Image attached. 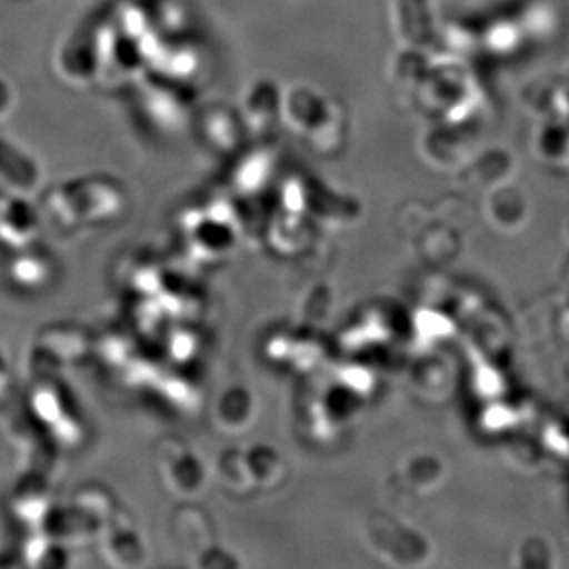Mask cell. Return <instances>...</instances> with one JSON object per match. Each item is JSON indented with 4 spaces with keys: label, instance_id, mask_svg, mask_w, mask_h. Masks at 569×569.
Returning a JSON list of instances; mask_svg holds the SVG:
<instances>
[{
    "label": "cell",
    "instance_id": "obj_14",
    "mask_svg": "<svg viewBox=\"0 0 569 569\" xmlns=\"http://www.w3.org/2000/svg\"><path fill=\"white\" fill-rule=\"evenodd\" d=\"M273 170L271 153L262 148H253L246 153H238L237 164L232 167V189L240 193H257L266 187Z\"/></svg>",
    "mask_w": 569,
    "mask_h": 569
},
{
    "label": "cell",
    "instance_id": "obj_15",
    "mask_svg": "<svg viewBox=\"0 0 569 569\" xmlns=\"http://www.w3.org/2000/svg\"><path fill=\"white\" fill-rule=\"evenodd\" d=\"M47 483L41 479H28V483L17 487L16 492L11 495V509L16 510L19 520L47 521L50 512V498ZM11 510V512H13Z\"/></svg>",
    "mask_w": 569,
    "mask_h": 569
},
{
    "label": "cell",
    "instance_id": "obj_2",
    "mask_svg": "<svg viewBox=\"0 0 569 569\" xmlns=\"http://www.w3.org/2000/svg\"><path fill=\"white\" fill-rule=\"evenodd\" d=\"M140 109L150 124L167 133H176L187 126L193 109V89L190 83L167 76H142Z\"/></svg>",
    "mask_w": 569,
    "mask_h": 569
},
{
    "label": "cell",
    "instance_id": "obj_3",
    "mask_svg": "<svg viewBox=\"0 0 569 569\" xmlns=\"http://www.w3.org/2000/svg\"><path fill=\"white\" fill-rule=\"evenodd\" d=\"M282 122L312 144H319L339 128L336 106L310 86L291 87L284 92Z\"/></svg>",
    "mask_w": 569,
    "mask_h": 569
},
{
    "label": "cell",
    "instance_id": "obj_17",
    "mask_svg": "<svg viewBox=\"0 0 569 569\" xmlns=\"http://www.w3.org/2000/svg\"><path fill=\"white\" fill-rule=\"evenodd\" d=\"M246 456V465H248L249 476L253 481V487H273L277 479H280L279 457L274 456L273 450H269L266 446H257L253 450H248Z\"/></svg>",
    "mask_w": 569,
    "mask_h": 569
},
{
    "label": "cell",
    "instance_id": "obj_18",
    "mask_svg": "<svg viewBox=\"0 0 569 569\" xmlns=\"http://www.w3.org/2000/svg\"><path fill=\"white\" fill-rule=\"evenodd\" d=\"M131 2L142 8L150 19L153 13H161V19L164 21L176 17V0H131Z\"/></svg>",
    "mask_w": 569,
    "mask_h": 569
},
{
    "label": "cell",
    "instance_id": "obj_6",
    "mask_svg": "<svg viewBox=\"0 0 569 569\" xmlns=\"http://www.w3.org/2000/svg\"><path fill=\"white\" fill-rule=\"evenodd\" d=\"M282 106H284V91L279 83L269 78H260L249 87L243 97L242 114L249 134L263 137L274 126L282 122Z\"/></svg>",
    "mask_w": 569,
    "mask_h": 569
},
{
    "label": "cell",
    "instance_id": "obj_10",
    "mask_svg": "<svg viewBox=\"0 0 569 569\" xmlns=\"http://www.w3.org/2000/svg\"><path fill=\"white\" fill-rule=\"evenodd\" d=\"M201 64H203V56L192 41L170 39L164 43L153 44L150 67L156 69L157 74L192 83L193 76L201 70Z\"/></svg>",
    "mask_w": 569,
    "mask_h": 569
},
{
    "label": "cell",
    "instance_id": "obj_12",
    "mask_svg": "<svg viewBox=\"0 0 569 569\" xmlns=\"http://www.w3.org/2000/svg\"><path fill=\"white\" fill-rule=\"evenodd\" d=\"M56 266L52 258L22 249L8 263V279L11 286L22 291H41L54 280Z\"/></svg>",
    "mask_w": 569,
    "mask_h": 569
},
{
    "label": "cell",
    "instance_id": "obj_4",
    "mask_svg": "<svg viewBox=\"0 0 569 569\" xmlns=\"http://www.w3.org/2000/svg\"><path fill=\"white\" fill-rule=\"evenodd\" d=\"M56 70L69 86L89 87L100 78L98 24L83 28L64 39L56 52Z\"/></svg>",
    "mask_w": 569,
    "mask_h": 569
},
{
    "label": "cell",
    "instance_id": "obj_16",
    "mask_svg": "<svg viewBox=\"0 0 569 569\" xmlns=\"http://www.w3.org/2000/svg\"><path fill=\"white\" fill-rule=\"evenodd\" d=\"M253 398L242 387L229 389L218 402V425L226 430H242L253 417Z\"/></svg>",
    "mask_w": 569,
    "mask_h": 569
},
{
    "label": "cell",
    "instance_id": "obj_13",
    "mask_svg": "<svg viewBox=\"0 0 569 569\" xmlns=\"http://www.w3.org/2000/svg\"><path fill=\"white\" fill-rule=\"evenodd\" d=\"M38 162L21 148L0 140V187L10 184L17 193H27L39 183Z\"/></svg>",
    "mask_w": 569,
    "mask_h": 569
},
{
    "label": "cell",
    "instance_id": "obj_20",
    "mask_svg": "<svg viewBox=\"0 0 569 569\" xmlns=\"http://www.w3.org/2000/svg\"><path fill=\"white\" fill-rule=\"evenodd\" d=\"M8 387H10V369H8L4 358L0 355V397L6 395Z\"/></svg>",
    "mask_w": 569,
    "mask_h": 569
},
{
    "label": "cell",
    "instance_id": "obj_11",
    "mask_svg": "<svg viewBox=\"0 0 569 569\" xmlns=\"http://www.w3.org/2000/svg\"><path fill=\"white\" fill-rule=\"evenodd\" d=\"M430 0H395V32L408 49H422L433 33Z\"/></svg>",
    "mask_w": 569,
    "mask_h": 569
},
{
    "label": "cell",
    "instance_id": "obj_8",
    "mask_svg": "<svg viewBox=\"0 0 569 569\" xmlns=\"http://www.w3.org/2000/svg\"><path fill=\"white\" fill-rule=\"evenodd\" d=\"M161 478L176 495H193L203 487V467L183 442H167L159 453Z\"/></svg>",
    "mask_w": 569,
    "mask_h": 569
},
{
    "label": "cell",
    "instance_id": "obj_7",
    "mask_svg": "<svg viewBox=\"0 0 569 569\" xmlns=\"http://www.w3.org/2000/svg\"><path fill=\"white\" fill-rule=\"evenodd\" d=\"M199 133L204 144L223 156H238L249 137L242 114L229 106L204 109L199 117Z\"/></svg>",
    "mask_w": 569,
    "mask_h": 569
},
{
    "label": "cell",
    "instance_id": "obj_9",
    "mask_svg": "<svg viewBox=\"0 0 569 569\" xmlns=\"http://www.w3.org/2000/svg\"><path fill=\"white\" fill-rule=\"evenodd\" d=\"M33 415L38 420L50 426V430L54 433L56 439L61 445L74 446L83 439V428H81V420L76 417L74 411L64 415L67 400L61 395L60 389L49 386V383H41L38 391L32 395Z\"/></svg>",
    "mask_w": 569,
    "mask_h": 569
},
{
    "label": "cell",
    "instance_id": "obj_5",
    "mask_svg": "<svg viewBox=\"0 0 569 569\" xmlns=\"http://www.w3.org/2000/svg\"><path fill=\"white\" fill-rule=\"evenodd\" d=\"M41 231L43 216L22 198V193L0 199V242L22 251L38 242Z\"/></svg>",
    "mask_w": 569,
    "mask_h": 569
},
{
    "label": "cell",
    "instance_id": "obj_1",
    "mask_svg": "<svg viewBox=\"0 0 569 569\" xmlns=\"http://www.w3.org/2000/svg\"><path fill=\"white\" fill-rule=\"evenodd\" d=\"M126 209V192L109 178H81L47 193L43 212L64 229L100 226L119 218Z\"/></svg>",
    "mask_w": 569,
    "mask_h": 569
},
{
    "label": "cell",
    "instance_id": "obj_19",
    "mask_svg": "<svg viewBox=\"0 0 569 569\" xmlns=\"http://www.w3.org/2000/svg\"><path fill=\"white\" fill-rule=\"evenodd\" d=\"M16 89L10 81L0 76V122L10 119L11 113L16 111Z\"/></svg>",
    "mask_w": 569,
    "mask_h": 569
}]
</instances>
